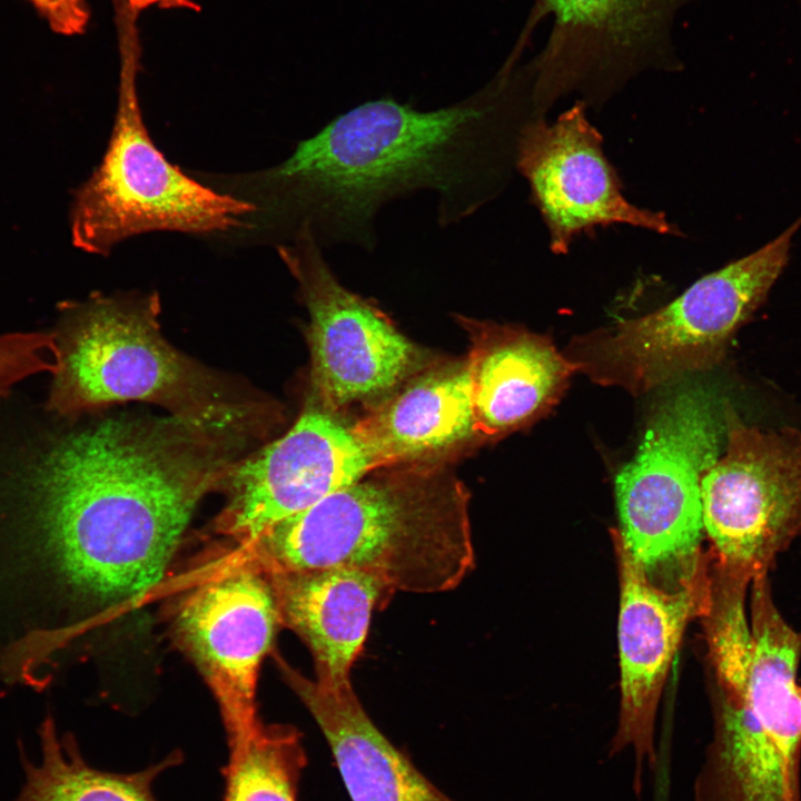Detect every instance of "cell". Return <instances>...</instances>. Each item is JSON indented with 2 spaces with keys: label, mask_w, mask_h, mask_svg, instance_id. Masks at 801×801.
<instances>
[{
  "label": "cell",
  "mask_w": 801,
  "mask_h": 801,
  "mask_svg": "<svg viewBox=\"0 0 801 801\" xmlns=\"http://www.w3.org/2000/svg\"><path fill=\"white\" fill-rule=\"evenodd\" d=\"M55 336L48 412L70 418L111 403L140 400L171 415L247 433L258 405L240 400L161 335L159 298L103 296L63 305Z\"/></svg>",
  "instance_id": "cell-4"
},
{
  "label": "cell",
  "mask_w": 801,
  "mask_h": 801,
  "mask_svg": "<svg viewBox=\"0 0 801 801\" xmlns=\"http://www.w3.org/2000/svg\"><path fill=\"white\" fill-rule=\"evenodd\" d=\"M352 429L378 468L461 445L477 434L467 359L418 375Z\"/></svg>",
  "instance_id": "cell-18"
},
{
  "label": "cell",
  "mask_w": 801,
  "mask_h": 801,
  "mask_svg": "<svg viewBox=\"0 0 801 801\" xmlns=\"http://www.w3.org/2000/svg\"><path fill=\"white\" fill-rule=\"evenodd\" d=\"M800 228L801 215L775 238L704 275L668 305L589 338L573 362L593 380L633 394L714 367L784 271Z\"/></svg>",
  "instance_id": "cell-6"
},
{
  "label": "cell",
  "mask_w": 801,
  "mask_h": 801,
  "mask_svg": "<svg viewBox=\"0 0 801 801\" xmlns=\"http://www.w3.org/2000/svg\"><path fill=\"white\" fill-rule=\"evenodd\" d=\"M291 240L277 251L308 310L320 405L332 412L389 393L414 365L413 345L379 308L340 283L306 227Z\"/></svg>",
  "instance_id": "cell-11"
},
{
  "label": "cell",
  "mask_w": 801,
  "mask_h": 801,
  "mask_svg": "<svg viewBox=\"0 0 801 801\" xmlns=\"http://www.w3.org/2000/svg\"><path fill=\"white\" fill-rule=\"evenodd\" d=\"M723 454L701 481L714 563L751 580L769 574L801 535V432L762 431L724 407Z\"/></svg>",
  "instance_id": "cell-9"
},
{
  "label": "cell",
  "mask_w": 801,
  "mask_h": 801,
  "mask_svg": "<svg viewBox=\"0 0 801 801\" xmlns=\"http://www.w3.org/2000/svg\"><path fill=\"white\" fill-rule=\"evenodd\" d=\"M137 17L116 0L120 75L113 129L100 165L78 188L71 207L72 243L89 254L107 255L118 243L148 231L230 230L255 210L251 202L190 178L154 144L137 92Z\"/></svg>",
  "instance_id": "cell-5"
},
{
  "label": "cell",
  "mask_w": 801,
  "mask_h": 801,
  "mask_svg": "<svg viewBox=\"0 0 801 801\" xmlns=\"http://www.w3.org/2000/svg\"><path fill=\"white\" fill-rule=\"evenodd\" d=\"M698 1L535 0L516 46L552 17L543 49L530 60L537 116L567 95L596 108L644 72L681 71L676 20Z\"/></svg>",
  "instance_id": "cell-8"
},
{
  "label": "cell",
  "mask_w": 801,
  "mask_h": 801,
  "mask_svg": "<svg viewBox=\"0 0 801 801\" xmlns=\"http://www.w3.org/2000/svg\"><path fill=\"white\" fill-rule=\"evenodd\" d=\"M724 442V408L700 386L681 387L659 404L617 474L615 532L652 582L668 572L684 586L709 573L700 550L701 481Z\"/></svg>",
  "instance_id": "cell-7"
},
{
  "label": "cell",
  "mask_w": 801,
  "mask_h": 801,
  "mask_svg": "<svg viewBox=\"0 0 801 801\" xmlns=\"http://www.w3.org/2000/svg\"><path fill=\"white\" fill-rule=\"evenodd\" d=\"M613 544L620 575L617 622L621 702L610 755L633 750L635 793L642 791L644 767L654 768L655 715L662 691L689 621L708 609L711 571L676 590L650 580L616 532Z\"/></svg>",
  "instance_id": "cell-14"
},
{
  "label": "cell",
  "mask_w": 801,
  "mask_h": 801,
  "mask_svg": "<svg viewBox=\"0 0 801 801\" xmlns=\"http://www.w3.org/2000/svg\"><path fill=\"white\" fill-rule=\"evenodd\" d=\"M47 21L50 29L62 36L85 32L90 13L85 0H27Z\"/></svg>",
  "instance_id": "cell-22"
},
{
  "label": "cell",
  "mask_w": 801,
  "mask_h": 801,
  "mask_svg": "<svg viewBox=\"0 0 801 801\" xmlns=\"http://www.w3.org/2000/svg\"><path fill=\"white\" fill-rule=\"evenodd\" d=\"M586 109L576 100L552 125L544 117L533 118L518 138L515 170L528 181L548 229L550 249L564 255L578 235L613 224L682 235L663 212L640 208L624 197Z\"/></svg>",
  "instance_id": "cell-13"
},
{
  "label": "cell",
  "mask_w": 801,
  "mask_h": 801,
  "mask_svg": "<svg viewBox=\"0 0 801 801\" xmlns=\"http://www.w3.org/2000/svg\"><path fill=\"white\" fill-rule=\"evenodd\" d=\"M528 67L505 62L482 89L438 109L384 97L333 118L266 177L284 234L306 227L323 248L373 251L379 211L424 190L436 195L443 228L477 212L506 188L521 131L536 118Z\"/></svg>",
  "instance_id": "cell-2"
},
{
  "label": "cell",
  "mask_w": 801,
  "mask_h": 801,
  "mask_svg": "<svg viewBox=\"0 0 801 801\" xmlns=\"http://www.w3.org/2000/svg\"><path fill=\"white\" fill-rule=\"evenodd\" d=\"M53 333L22 332L0 335V400L24 378L55 369Z\"/></svg>",
  "instance_id": "cell-21"
},
{
  "label": "cell",
  "mask_w": 801,
  "mask_h": 801,
  "mask_svg": "<svg viewBox=\"0 0 801 801\" xmlns=\"http://www.w3.org/2000/svg\"><path fill=\"white\" fill-rule=\"evenodd\" d=\"M122 3L135 14H139L142 10L151 6H158L161 9H190L199 10L200 7L194 0H121Z\"/></svg>",
  "instance_id": "cell-23"
},
{
  "label": "cell",
  "mask_w": 801,
  "mask_h": 801,
  "mask_svg": "<svg viewBox=\"0 0 801 801\" xmlns=\"http://www.w3.org/2000/svg\"><path fill=\"white\" fill-rule=\"evenodd\" d=\"M372 473L231 553L265 573L347 567L394 592L454 590L475 563L462 483L419 467Z\"/></svg>",
  "instance_id": "cell-3"
},
{
  "label": "cell",
  "mask_w": 801,
  "mask_h": 801,
  "mask_svg": "<svg viewBox=\"0 0 801 801\" xmlns=\"http://www.w3.org/2000/svg\"><path fill=\"white\" fill-rule=\"evenodd\" d=\"M170 626L218 704L229 751L241 749L261 722L259 670L281 626L267 574L230 554L178 601Z\"/></svg>",
  "instance_id": "cell-10"
},
{
  "label": "cell",
  "mask_w": 801,
  "mask_h": 801,
  "mask_svg": "<svg viewBox=\"0 0 801 801\" xmlns=\"http://www.w3.org/2000/svg\"><path fill=\"white\" fill-rule=\"evenodd\" d=\"M278 664L323 732L352 801H453L378 730L352 683L324 686Z\"/></svg>",
  "instance_id": "cell-17"
},
{
  "label": "cell",
  "mask_w": 801,
  "mask_h": 801,
  "mask_svg": "<svg viewBox=\"0 0 801 801\" xmlns=\"http://www.w3.org/2000/svg\"><path fill=\"white\" fill-rule=\"evenodd\" d=\"M475 328L467 363L478 435L501 436L545 415L578 370L543 336L486 323Z\"/></svg>",
  "instance_id": "cell-16"
},
{
  "label": "cell",
  "mask_w": 801,
  "mask_h": 801,
  "mask_svg": "<svg viewBox=\"0 0 801 801\" xmlns=\"http://www.w3.org/2000/svg\"><path fill=\"white\" fill-rule=\"evenodd\" d=\"M281 625L294 631L312 653L315 681L336 688L350 683L374 610L394 591L370 574L347 567L266 573Z\"/></svg>",
  "instance_id": "cell-15"
},
{
  "label": "cell",
  "mask_w": 801,
  "mask_h": 801,
  "mask_svg": "<svg viewBox=\"0 0 801 801\" xmlns=\"http://www.w3.org/2000/svg\"><path fill=\"white\" fill-rule=\"evenodd\" d=\"M39 734L41 760L33 764L22 755L26 781L17 801H157L155 780L184 760L176 750L138 772L102 771L85 761L70 733L58 736L51 718L43 721Z\"/></svg>",
  "instance_id": "cell-19"
},
{
  "label": "cell",
  "mask_w": 801,
  "mask_h": 801,
  "mask_svg": "<svg viewBox=\"0 0 801 801\" xmlns=\"http://www.w3.org/2000/svg\"><path fill=\"white\" fill-rule=\"evenodd\" d=\"M243 438L174 415L108 417L42 439L6 492L62 583L109 609L160 582Z\"/></svg>",
  "instance_id": "cell-1"
},
{
  "label": "cell",
  "mask_w": 801,
  "mask_h": 801,
  "mask_svg": "<svg viewBox=\"0 0 801 801\" xmlns=\"http://www.w3.org/2000/svg\"><path fill=\"white\" fill-rule=\"evenodd\" d=\"M305 765L297 729L260 722L241 749L229 751L224 801H297Z\"/></svg>",
  "instance_id": "cell-20"
},
{
  "label": "cell",
  "mask_w": 801,
  "mask_h": 801,
  "mask_svg": "<svg viewBox=\"0 0 801 801\" xmlns=\"http://www.w3.org/2000/svg\"><path fill=\"white\" fill-rule=\"evenodd\" d=\"M376 469L352 427L313 402L285 435L231 464L212 530L241 546Z\"/></svg>",
  "instance_id": "cell-12"
}]
</instances>
